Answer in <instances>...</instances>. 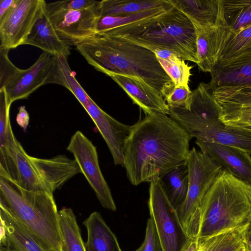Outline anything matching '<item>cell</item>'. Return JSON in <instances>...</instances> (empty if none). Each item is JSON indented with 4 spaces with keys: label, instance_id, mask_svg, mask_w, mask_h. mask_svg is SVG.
Segmentation results:
<instances>
[{
    "label": "cell",
    "instance_id": "cell-2",
    "mask_svg": "<svg viewBox=\"0 0 251 251\" xmlns=\"http://www.w3.org/2000/svg\"><path fill=\"white\" fill-rule=\"evenodd\" d=\"M96 70L138 78L165 98L175 84L150 50L117 36L96 33L76 46Z\"/></svg>",
    "mask_w": 251,
    "mask_h": 251
},
{
    "label": "cell",
    "instance_id": "cell-14",
    "mask_svg": "<svg viewBox=\"0 0 251 251\" xmlns=\"http://www.w3.org/2000/svg\"><path fill=\"white\" fill-rule=\"evenodd\" d=\"M105 140L115 165H124V150L132 126L123 124L102 110L92 100L84 108Z\"/></svg>",
    "mask_w": 251,
    "mask_h": 251
},
{
    "label": "cell",
    "instance_id": "cell-39",
    "mask_svg": "<svg viewBox=\"0 0 251 251\" xmlns=\"http://www.w3.org/2000/svg\"><path fill=\"white\" fill-rule=\"evenodd\" d=\"M15 1V0H0V18L12 7Z\"/></svg>",
    "mask_w": 251,
    "mask_h": 251
},
{
    "label": "cell",
    "instance_id": "cell-15",
    "mask_svg": "<svg viewBox=\"0 0 251 251\" xmlns=\"http://www.w3.org/2000/svg\"><path fill=\"white\" fill-rule=\"evenodd\" d=\"M201 151L222 168L251 186V156L241 149L217 143L196 140Z\"/></svg>",
    "mask_w": 251,
    "mask_h": 251
},
{
    "label": "cell",
    "instance_id": "cell-24",
    "mask_svg": "<svg viewBox=\"0 0 251 251\" xmlns=\"http://www.w3.org/2000/svg\"><path fill=\"white\" fill-rule=\"evenodd\" d=\"M12 159L15 169L14 183L27 190L44 191L50 193L31 162L29 155L18 141L12 151Z\"/></svg>",
    "mask_w": 251,
    "mask_h": 251
},
{
    "label": "cell",
    "instance_id": "cell-16",
    "mask_svg": "<svg viewBox=\"0 0 251 251\" xmlns=\"http://www.w3.org/2000/svg\"><path fill=\"white\" fill-rule=\"evenodd\" d=\"M219 107L220 119L226 125L251 130V91L212 93Z\"/></svg>",
    "mask_w": 251,
    "mask_h": 251
},
{
    "label": "cell",
    "instance_id": "cell-43",
    "mask_svg": "<svg viewBox=\"0 0 251 251\" xmlns=\"http://www.w3.org/2000/svg\"><path fill=\"white\" fill-rule=\"evenodd\" d=\"M243 243L245 251H251V241L245 239Z\"/></svg>",
    "mask_w": 251,
    "mask_h": 251
},
{
    "label": "cell",
    "instance_id": "cell-17",
    "mask_svg": "<svg viewBox=\"0 0 251 251\" xmlns=\"http://www.w3.org/2000/svg\"><path fill=\"white\" fill-rule=\"evenodd\" d=\"M128 95L134 103L145 114L152 112L168 115L169 108L159 93L140 79L131 76L116 75L110 76Z\"/></svg>",
    "mask_w": 251,
    "mask_h": 251
},
{
    "label": "cell",
    "instance_id": "cell-12",
    "mask_svg": "<svg viewBox=\"0 0 251 251\" xmlns=\"http://www.w3.org/2000/svg\"><path fill=\"white\" fill-rule=\"evenodd\" d=\"M60 85L56 69V56L43 52L29 68H19L3 88L9 103L27 99L41 86L49 84Z\"/></svg>",
    "mask_w": 251,
    "mask_h": 251
},
{
    "label": "cell",
    "instance_id": "cell-27",
    "mask_svg": "<svg viewBox=\"0 0 251 251\" xmlns=\"http://www.w3.org/2000/svg\"><path fill=\"white\" fill-rule=\"evenodd\" d=\"M248 224L229 229L209 237L199 240L202 251H240L244 247V241Z\"/></svg>",
    "mask_w": 251,
    "mask_h": 251
},
{
    "label": "cell",
    "instance_id": "cell-11",
    "mask_svg": "<svg viewBox=\"0 0 251 251\" xmlns=\"http://www.w3.org/2000/svg\"><path fill=\"white\" fill-rule=\"evenodd\" d=\"M67 150L73 154L101 205L116 210L110 189L100 167L96 147L92 142L78 130L72 136Z\"/></svg>",
    "mask_w": 251,
    "mask_h": 251
},
{
    "label": "cell",
    "instance_id": "cell-8",
    "mask_svg": "<svg viewBox=\"0 0 251 251\" xmlns=\"http://www.w3.org/2000/svg\"><path fill=\"white\" fill-rule=\"evenodd\" d=\"M186 163L189 175L188 193L176 211L187 231L203 198L224 169L208 155L195 148L190 150Z\"/></svg>",
    "mask_w": 251,
    "mask_h": 251
},
{
    "label": "cell",
    "instance_id": "cell-44",
    "mask_svg": "<svg viewBox=\"0 0 251 251\" xmlns=\"http://www.w3.org/2000/svg\"><path fill=\"white\" fill-rule=\"evenodd\" d=\"M135 251H143V246L141 245L137 250Z\"/></svg>",
    "mask_w": 251,
    "mask_h": 251
},
{
    "label": "cell",
    "instance_id": "cell-41",
    "mask_svg": "<svg viewBox=\"0 0 251 251\" xmlns=\"http://www.w3.org/2000/svg\"><path fill=\"white\" fill-rule=\"evenodd\" d=\"M245 239L251 241V219L249 222L247 229L246 231Z\"/></svg>",
    "mask_w": 251,
    "mask_h": 251
},
{
    "label": "cell",
    "instance_id": "cell-21",
    "mask_svg": "<svg viewBox=\"0 0 251 251\" xmlns=\"http://www.w3.org/2000/svg\"><path fill=\"white\" fill-rule=\"evenodd\" d=\"M24 45L36 47L56 56L63 55L68 57L71 54L70 46L59 38L46 11L37 21Z\"/></svg>",
    "mask_w": 251,
    "mask_h": 251
},
{
    "label": "cell",
    "instance_id": "cell-3",
    "mask_svg": "<svg viewBox=\"0 0 251 251\" xmlns=\"http://www.w3.org/2000/svg\"><path fill=\"white\" fill-rule=\"evenodd\" d=\"M0 205L21 223L41 247L48 251H63L53 194L27 190L0 176Z\"/></svg>",
    "mask_w": 251,
    "mask_h": 251
},
{
    "label": "cell",
    "instance_id": "cell-37",
    "mask_svg": "<svg viewBox=\"0 0 251 251\" xmlns=\"http://www.w3.org/2000/svg\"><path fill=\"white\" fill-rule=\"evenodd\" d=\"M143 251H158L160 247L155 226L152 219H148L145 237L142 244Z\"/></svg>",
    "mask_w": 251,
    "mask_h": 251
},
{
    "label": "cell",
    "instance_id": "cell-25",
    "mask_svg": "<svg viewBox=\"0 0 251 251\" xmlns=\"http://www.w3.org/2000/svg\"><path fill=\"white\" fill-rule=\"evenodd\" d=\"M174 6L170 0H103L101 17H123L150 9Z\"/></svg>",
    "mask_w": 251,
    "mask_h": 251
},
{
    "label": "cell",
    "instance_id": "cell-33",
    "mask_svg": "<svg viewBox=\"0 0 251 251\" xmlns=\"http://www.w3.org/2000/svg\"><path fill=\"white\" fill-rule=\"evenodd\" d=\"M157 58L162 68L173 81L175 86H188L191 75V66L186 64L184 60L177 55L169 60L158 57Z\"/></svg>",
    "mask_w": 251,
    "mask_h": 251
},
{
    "label": "cell",
    "instance_id": "cell-38",
    "mask_svg": "<svg viewBox=\"0 0 251 251\" xmlns=\"http://www.w3.org/2000/svg\"><path fill=\"white\" fill-rule=\"evenodd\" d=\"M29 121V114L25 106H21L19 109V112L16 117L17 124L25 131L28 125Z\"/></svg>",
    "mask_w": 251,
    "mask_h": 251
},
{
    "label": "cell",
    "instance_id": "cell-20",
    "mask_svg": "<svg viewBox=\"0 0 251 251\" xmlns=\"http://www.w3.org/2000/svg\"><path fill=\"white\" fill-rule=\"evenodd\" d=\"M196 29L197 65L202 71L210 73L217 62L219 52L230 31L226 24Z\"/></svg>",
    "mask_w": 251,
    "mask_h": 251
},
{
    "label": "cell",
    "instance_id": "cell-22",
    "mask_svg": "<svg viewBox=\"0 0 251 251\" xmlns=\"http://www.w3.org/2000/svg\"><path fill=\"white\" fill-rule=\"evenodd\" d=\"M83 224L87 231L86 251H122L116 235L100 213L92 212Z\"/></svg>",
    "mask_w": 251,
    "mask_h": 251
},
{
    "label": "cell",
    "instance_id": "cell-23",
    "mask_svg": "<svg viewBox=\"0 0 251 251\" xmlns=\"http://www.w3.org/2000/svg\"><path fill=\"white\" fill-rule=\"evenodd\" d=\"M0 224L5 235L0 238V245H4L20 251H48L41 247L25 228L5 208L0 205Z\"/></svg>",
    "mask_w": 251,
    "mask_h": 251
},
{
    "label": "cell",
    "instance_id": "cell-4",
    "mask_svg": "<svg viewBox=\"0 0 251 251\" xmlns=\"http://www.w3.org/2000/svg\"><path fill=\"white\" fill-rule=\"evenodd\" d=\"M100 34L117 36L146 48L169 50L182 59L199 62L196 29L174 6L165 13Z\"/></svg>",
    "mask_w": 251,
    "mask_h": 251
},
{
    "label": "cell",
    "instance_id": "cell-32",
    "mask_svg": "<svg viewBox=\"0 0 251 251\" xmlns=\"http://www.w3.org/2000/svg\"><path fill=\"white\" fill-rule=\"evenodd\" d=\"M251 48V26L236 33L230 32L224 43L217 63L230 59Z\"/></svg>",
    "mask_w": 251,
    "mask_h": 251
},
{
    "label": "cell",
    "instance_id": "cell-30",
    "mask_svg": "<svg viewBox=\"0 0 251 251\" xmlns=\"http://www.w3.org/2000/svg\"><path fill=\"white\" fill-rule=\"evenodd\" d=\"M56 69L60 85L71 91L84 108L92 99L76 79L67 57L56 56Z\"/></svg>",
    "mask_w": 251,
    "mask_h": 251
},
{
    "label": "cell",
    "instance_id": "cell-19",
    "mask_svg": "<svg viewBox=\"0 0 251 251\" xmlns=\"http://www.w3.org/2000/svg\"><path fill=\"white\" fill-rule=\"evenodd\" d=\"M183 12L195 28L218 26L225 24L222 0H170Z\"/></svg>",
    "mask_w": 251,
    "mask_h": 251
},
{
    "label": "cell",
    "instance_id": "cell-29",
    "mask_svg": "<svg viewBox=\"0 0 251 251\" xmlns=\"http://www.w3.org/2000/svg\"><path fill=\"white\" fill-rule=\"evenodd\" d=\"M224 19L232 33L251 26V0H222Z\"/></svg>",
    "mask_w": 251,
    "mask_h": 251
},
{
    "label": "cell",
    "instance_id": "cell-18",
    "mask_svg": "<svg viewBox=\"0 0 251 251\" xmlns=\"http://www.w3.org/2000/svg\"><path fill=\"white\" fill-rule=\"evenodd\" d=\"M29 158L52 194L72 177L82 173L76 160L64 155H58L50 159L39 158L30 155Z\"/></svg>",
    "mask_w": 251,
    "mask_h": 251
},
{
    "label": "cell",
    "instance_id": "cell-9",
    "mask_svg": "<svg viewBox=\"0 0 251 251\" xmlns=\"http://www.w3.org/2000/svg\"><path fill=\"white\" fill-rule=\"evenodd\" d=\"M46 11L59 38L70 46L76 47L97 33L101 17V1L80 10L57 8L46 2Z\"/></svg>",
    "mask_w": 251,
    "mask_h": 251
},
{
    "label": "cell",
    "instance_id": "cell-31",
    "mask_svg": "<svg viewBox=\"0 0 251 251\" xmlns=\"http://www.w3.org/2000/svg\"><path fill=\"white\" fill-rule=\"evenodd\" d=\"M173 7L150 9L123 17H101L98 24L97 33L159 16Z\"/></svg>",
    "mask_w": 251,
    "mask_h": 251
},
{
    "label": "cell",
    "instance_id": "cell-28",
    "mask_svg": "<svg viewBox=\"0 0 251 251\" xmlns=\"http://www.w3.org/2000/svg\"><path fill=\"white\" fill-rule=\"evenodd\" d=\"M63 251H86L76 217L70 208L58 211Z\"/></svg>",
    "mask_w": 251,
    "mask_h": 251
},
{
    "label": "cell",
    "instance_id": "cell-36",
    "mask_svg": "<svg viewBox=\"0 0 251 251\" xmlns=\"http://www.w3.org/2000/svg\"><path fill=\"white\" fill-rule=\"evenodd\" d=\"M99 2L94 0H66L50 2V4L57 8L80 10L92 7Z\"/></svg>",
    "mask_w": 251,
    "mask_h": 251
},
{
    "label": "cell",
    "instance_id": "cell-42",
    "mask_svg": "<svg viewBox=\"0 0 251 251\" xmlns=\"http://www.w3.org/2000/svg\"><path fill=\"white\" fill-rule=\"evenodd\" d=\"M0 251H20L9 246L0 245Z\"/></svg>",
    "mask_w": 251,
    "mask_h": 251
},
{
    "label": "cell",
    "instance_id": "cell-13",
    "mask_svg": "<svg viewBox=\"0 0 251 251\" xmlns=\"http://www.w3.org/2000/svg\"><path fill=\"white\" fill-rule=\"evenodd\" d=\"M207 84L212 93L251 91V48L216 64Z\"/></svg>",
    "mask_w": 251,
    "mask_h": 251
},
{
    "label": "cell",
    "instance_id": "cell-34",
    "mask_svg": "<svg viewBox=\"0 0 251 251\" xmlns=\"http://www.w3.org/2000/svg\"><path fill=\"white\" fill-rule=\"evenodd\" d=\"M191 93L188 86H175L164 100L169 108H182L187 102Z\"/></svg>",
    "mask_w": 251,
    "mask_h": 251
},
{
    "label": "cell",
    "instance_id": "cell-46",
    "mask_svg": "<svg viewBox=\"0 0 251 251\" xmlns=\"http://www.w3.org/2000/svg\"><path fill=\"white\" fill-rule=\"evenodd\" d=\"M201 251H202V249H201Z\"/></svg>",
    "mask_w": 251,
    "mask_h": 251
},
{
    "label": "cell",
    "instance_id": "cell-6",
    "mask_svg": "<svg viewBox=\"0 0 251 251\" xmlns=\"http://www.w3.org/2000/svg\"><path fill=\"white\" fill-rule=\"evenodd\" d=\"M220 110L207 84L201 82L185 106L169 108L168 115L196 140L233 146L251 154V130L226 125L219 118Z\"/></svg>",
    "mask_w": 251,
    "mask_h": 251
},
{
    "label": "cell",
    "instance_id": "cell-45",
    "mask_svg": "<svg viewBox=\"0 0 251 251\" xmlns=\"http://www.w3.org/2000/svg\"><path fill=\"white\" fill-rule=\"evenodd\" d=\"M158 251H162L160 247L159 248Z\"/></svg>",
    "mask_w": 251,
    "mask_h": 251
},
{
    "label": "cell",
    "instance_id": "cell-35",
    "mask_svg": "<svg viewBox=\"0 0 251 251\" xmlns=\"http://www.w3.org/2000/svg\"><path fill=\"white\" fill-rule=\"evenodd\" d=\"M8 50L0 49V89L4 87L19 69L10 60L8 57Z\"/></svg>",
    "mask_w": 251,
    "mask_h": 251
},
{
    "label": "cell",
    "instance_id": "cell-5",
    "mask_svg": "<svg viewBox=\"0 0 251 251\" xmlns=\"http://www.w3.org/2000/svg\"><path fill=\"white\" fill-rule=\"evenodd\" d=\"M197 239L247 225L251 219V186L224 170L203 198Z\"/></svg>",
    "mask_w": 251,
    "mask_h": 251
},
{
    "label": "cell",
    "instance_id": "cell-26",
    "mask_svg": "<svg viewBox=\"0 0 251 251\" xmlns=\"http://www.w3.org/2000/svg\"><path fill=\"white\" fill-rule=\"evenodd\" d=\"M172 205L177 209L184 202L188 190L189 175L186 162L159 178Z\"/></svg>",
    "mask_w": 251,
    "mask_h": 251
},
{
    "label": "cell",
    "instance_id": "cell-10",
    "mask_svg": "<svg viewBox=\"0 0 251 251\" xmlns=\"http://www.w3.org/2000/svg\"><path fill=\"white\" fill-rule=\"evenodd\" d=\"M44 0H15L0 18V49L10 50L24 45L37 21L46 11Z\"/></svg>",
    "mask_w": 251,
    "mask_h": 251
},
{
    "label": "cell",
    "instance_id": "cell-7",
    "mask_svg": "<svg viewBox=\"0 0 251 251\" xmlns=\"http://www.w3.org/2000/svg\"><path fill=\"white\" fill-rule=\"evenodd\" d=\"M148 205L162 251H183L191 238L176 209L169 201L160 180L150 183Z\"/></svg>",
    "mask_w": 251,
    "mask_h": 251
},
{
    "label": "cell",
    "instance_id": "cell-1",
    "mask_svg": "<svg viewBox=\"0 0 251 251\" xmlns=\"http://www.w3.org/2000/svg\"><path fill=\"white\" fill-rule=\"evenodd\" d=\"M192 136L169 115L152 112L132 126L124 165L129 182H151L185 163Z\"/></svg>",
    "mask_w": 251,
    "mask_h": 251
},
{
    "label": "cell",
    "instance_id": "cell-40",
    "mask_svg": "<svg viewBox=\"0 0 251 251\" xmlns=\"http://www.w3.org/2000/svg\"><path fill=\"white\" fill-rule=\"evenodd\" d=\"M183 251H201V247L198 239L191 238Z\"/></svg>",
    "mask_w": 251,
    "mask_h": 251
}]
</instances>
